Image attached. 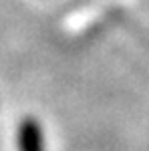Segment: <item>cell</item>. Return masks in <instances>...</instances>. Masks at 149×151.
<instances>
[{
    "mask_svg": "<svg viewBox=\"0 0 149 151\" xmlns=\"http://www.w3.org/2000/svg\"><path fill=\"white\" fill-rule=\"evenodd\" d=\"M18 147L20 151H45L42 149V131L35 119H24L18 129Z\"/></svg>",
    "mask_w": 149,
    "mask_h": 151,
    "instance_id": "obj_1",
    "label": "cell"
}]
</instances>
